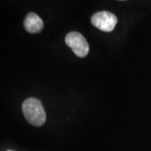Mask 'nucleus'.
<instances>
[{"label":"nucleus","mask_w":151,"mask_h":151,"mask_svg":"<svg viewBox=\"0 0 151 151\" xmlns=\"http://www.w3.org/2000/svg\"><path fill=\"white\" fill-rule=\"evenodd\" d=\"M24 27L29 33L36 34L40 32L44 27L43 20L35 13H29L24 21Z\"/></svg>","instance_id":"4"},{"label":"nucleus","mask_w":151,"mask_h":151,"mask_svg":"<svg viewBox=\"0 0 151 151\" xmlns=\"http://www.w3.org/2000/svg\"><path fill=\"white\" fill-rule=\"evenodd\" d=\"M9 151H10V150H9Z\"/></svg>","instance_id":"6"},{"label":"nucleus","mask_w":151,"mask_h":151,"mask_svg":"<svg viewBox=\"0 0 151 151\" xmlns=\"http://www.w3.org/2000/svg\"><path fill=\"white\" fill-rule=\"evenodd\" d=\"M121 1H123V0H121Z\"/></svg>","instance_id":"5"},{"label":"nucleus","mask_w":151,"mask_h":151,"mask_svg":"<svg viewBox=\"0 0 151 151\" xmlns=\"http://www.w3.org/2000/svg\"><path fill=\"white\" fill-rule=\"evenodd\" d=\"M65 43L78 57H85L89 52V45L85 37L79 32L68 33L65 36Z\"/></svg>","instance_id":"2"},{"label":"nucleus","mask_w":151,"mask_h":151,"mask_svg":"<svg viewBox=\"0 0 151 151\" xmlns=\"http://www.w3.org/2000/svg\"><path fill=\"white\" fill-rule=\"evenodd\" d=\"M22 111L25 119L30 124L40 127L46 120V114L42 103L35 97L26 99L22 105Z\"/></svg>","instance_id":"1"},{"label":"nucleus","mask_w":151,"mask_h":151,"mask_svg":"<svg viewBox=\"0 0 151 151\" xmlns=\"http://www.w3.org/2000/svg\"><path fill=\"white\" fill-rule=\"evenodd\" d=\"M92 25L104 32H111L118 23V19L113 14L108 11L97 12L91 19Z\"/></svg>","instance_id":"3"}]
</instances>
